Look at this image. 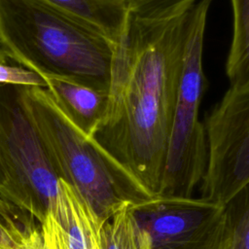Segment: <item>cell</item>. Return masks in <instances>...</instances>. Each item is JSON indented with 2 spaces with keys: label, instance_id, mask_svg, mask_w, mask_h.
I'll list each match as a JSON object with an SVG mask.
<instances>
[{
  "label": "cell",
  "instance_id": "cell-1",
  "mask_svg": "<svg viewBox=\"0 0 249 249\" xmlns=\"http://www.w3.org/2000/svg\"><path fill=\"white\" fill-rule=\"evenodd\" d=\"M192 7L162 20L128 14L115 43L107 110L90 135L154 197L161 183Z\"/></svg>",
  "mask_w": 249,
  "mask_h": 249
},
{
  "label": "cell",
  "instance_id": "cell-2",
  "mask_svg": "<svg viewBox=\"0 0 249 249\" xmlns=\"http://www.w3.org/2000/svg\"><path fill=\"white\" fill-rule=\"evenodd\" d=\"M0 45L44 79L109 92L115 43L86 19L45 0H0Z\"/></svg>",
  "mask_w": 249,
  "mask_h": 249
},
{
  "label": "cell",
  "instance_id": "cell-3",
  "mask_svg": "<svg viewBox=\"0 0 249 249\" xmlns=\"http://www.w3.org/2000/svg\"><path fill=\"white\" fill-rule=\"evenodd\" d=\"M24 99L57 177L71 185L103 223L124 205L154 197L66 118L46 88L24 86Z\"/></svg>",
  "mask_w": 249,
  "mask_h": 249
},
{
  "label": "cell",
  "instance_id": "cell-4",
  "mask_svg": "<svg viewBox=\"0 0 249 249\" xmlns=\"http://www.w3.org/2000/svg\"><path fill=\"white\" fill-rule=\"evenodd\" d=\"M0 171L7 199L40 225L58 177L24 99V86L0 84Z\"/></svg>",
  "mask_w": 249,
  "mask_h": 249
},
{
  "label": "cell",
  "instance_id": "cell-5",
  "mask_svg": "<svg viewBox=\"0 0 249 249\" xmlns=\"http://www.w3.org/2000/svg\"><path fill=\"white\" fill-rule=\"evenodd\" d=\"M211 2L199 0L192 7L184 67L158 196L192 197L206 171L208 144L204 124L198 119V111L205 89L202 52Z\"/></svg>",
  "mask_w": 249,
  "mask_h": 249
},
{
  "label": "cell",
  "instance_id": "cell-6",
  "mask_svg": "<svg viewBox=\"0 0 249 249\" xmlns=\"http://www.w3.org/2000/svg\"><path fill=\"white\" fill-rule=\"evenodd\" d=\"M201 197L225 204L249 183V87L230 88L207 116Z\"/></svg>",
  "mask_w": 249,
  "mask_h": 249
},
{
  "label": "cell",
  "instance_id": "cell-7",
  "mask_svg": "<svg viewBox=\"0 0 249 249\" xmlns=\"http://www.w3.org/2000/svg\"><path fill=\"white\" fill-rule=\"evenodd\" d=\"M152 249H222L225 205L204 197L156 196L131 205Z\"/></svg>",
  "mask_w": 249,
  "mask_h": 249
},
{
  "label": "cell",
  "instance_id": "cell-8",
  "mask_svg": "<svg viewBox=\"0 0 249 249\" xmlns=\"http://www.w3.org/2000/svg\"><path fill=\"white\" fill-rule=\"evenodd\" d=\"M50 211L60 225L69 249H102L103 222L76 190L60 178Z\"/></svg>",
  "mask_w": 249,
  "mask_h": 249
},
{
  "label": "cell",
  "instance_id": "cell-9",
  "mask_svg": "<svg viewBox=\"0 0 249 249\" xmlns=\"http://www.w3.org/2000/svg\"><path fill=\"white\" fill-rule=\"evenodd\" d=\"M47 90L66 118L90 136L105 116L109 92L56 77L45 78Z\"/></svg>",
  "mask_w": 249,
  "mask_h": 249
},
{
  "label": "cell",
  "instance_id": "cell-10",
  "mask_svg": "<svg viewBox=\"0 0 249 249\" xmlns=\"http://www.w3.org/2000/svg\"><path fill=\"white\" fill-rule=\"evenodd\" d=\"M102 30L116 43L126 24L128 12L121 0H45Z\"/></svg>",
  "mask_w": 249,
  "mask_h": 249
},
{
  "label": "cell",
  "instance_id": "cell-11",
  "mask_svg": "<svg viewBox=\"0 0 249 249\" xmlns=\"http://www.w3.org/2000/svg\"><path fill=\"white\" fill-rule=\"evenodd\" d=\"M233 13L232 40L226 63L230 88L249 87V0H231Z\"/></svg>",
  "mask_w": 249,
  "mask_h": 249
},
{
  "label": "cell",
  "instance_id": "cell-12",
  "mask_svg": "<svg viewBox=\"0 0 249 249\" xmlns=\"http://www.w3.org/2000/svg\"><path fill=\"white\" fill-rule=\"evenodd\" d=\"M102 249H152L148 233L136 221L131 205L120 208L101 229Z\"/></svg>",
  "mask_w": 249,
  "mask_h": 249
},
{
  "label": "cell",
  "instance_id": "cell-13",
  "mask_svg": "<svg viewBox=\"0 0 249 249\" xmlns=\"http://www.w3.org/2000/svg\"><path fill=\"white\" fill-rule=\"evenodd\" d=\"M224 205L226 236L222 249H249V183Z\"/></svg>",
  "mask_w": 249,
  "mask_h": 249
},
{
  "label": "cell",
  "instance_id": "cell-14",
  "mask_svg": "<svg viewBox=\"0 0 249 249\" xmlns=\"http://www.w3.org/2000/svg\"><path fill=\"white\" fill-rule=\"evenodd\" d=\"M129 15L148 20H162L188 11L196 0H121Z\"/></svg>",
  "mask_w": 249,
  "mask_h": 249
},
{
  "label": "cell",
  "instance_id": "cell-15",
  "mask_svg": "<svg viewBox=\"0 0 249 249\" xmlns=\"http://www.w3.org/2000/svg\"><path fill=\"white\" fill-rule=\"evenodd\" d=\"M0 84L46 88V80L39 74L14 62L0 45Z\"/></svg>",
  "mask_w": 249,
  "mask_h": 249
},
{
  "label": "cell",
  "instance_id": "cell-16",
  "mask_svg": "<svg viewBox=\"0 0 249 249\" xmlns=\"http://www.w3.org/2000/svg\"><path fill=\"white\" fill-rule=\"evenodd\" d=\"M40 227L47 249H69L64 232L52 211L47 213Z\"/></svg>",
  "mask_w": 249,
  "mask_h": 249
},
{
  "label": "cell",
  "instance_id": "cell-17",
  "mask_svg": "<svg viewBox=\"0 0 249 249\" xmlns=\"http://www.w3.org/2000/svg\"><path fill=\"white\" fill-rule=\"evenodd\" d=\"M26 229L6 220L0 215V248L17 249Z\"/></svg>",
  "mask_w": 249,
  "mask_h": 249
},
{
  "label": "cell",
  "instance_id": "cell-18",
  "mask_svg": "<svg viewBox=\"0 0 249 249\" xmlns=\"http://www.w3.org/2000/svg\"><path fill=\"white\" fill-rule=\"evenodd\" d=\"M0 215L6 220L16 223L22 228H26L35 223L29 216L23 214L20 210L15 207L0 192Z\"/></svg>",
  "mask_w": 249,
  "mask_h": 249
},
{
  "label": "cell",
  "instance_id": "cell-19",
  "mask_svg": "<svg viewBox=\"0 0 249 249\" xmlns=\"http://www.w3.org/2000/svg\"><path fill=\"white\" fill-rule=\"evenodd\" d=\"M17 249H47L41 227L36 225L28 227L24 231V234Z\"/></svg>",
  "mask_w": 249,
  "mask_h": 249
},
{
  "label": "cell",
  "instance_id": "cell-20",
  "mask_svg": "<svg viewBox=\"0 0 249 249\" xmlns=\"http://www.w3.org/2000/svg\"><path fill=\"white\" fill-rule=\"evenodd\" d=\"M0 192L3 194V196H5L4 193H3V190H2V177H1V171H0ZM6 197V196H5Z\"/></svg>",
  "mask_w": 249,
  "mask_h": 249
},
{
  "label": "cell",
  "instance_id": "cell-21",
  "mask_svg": "<svg viewBox=\"0 0 249 249\" xmlns=\"http://www.w3.org/2000/svg\"><path fill=\"white\" fill-rule=\"evenodd\" d=\"M0 249H1V248H0Z\"/></svg>",
  "mask_w": 249,
  "mask_h": 249
}]
</instances>
